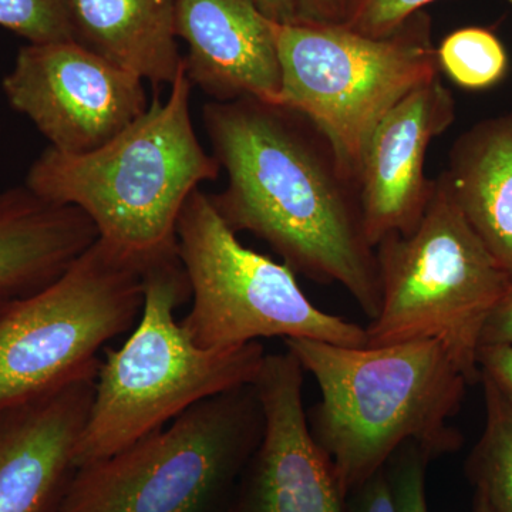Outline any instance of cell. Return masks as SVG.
Wrapping results in <instances>:
<instances>
[{
  "instance_id": "cell-1",
  "label": "cell",
  "mask_w": 512,
  "mask_h": 512,
  "mask_svg": "<svg viewBox=\"0 0 512 512\" xmlns=\"http://www.w3.org/2000/svg\"><path fill=\"white\" fill-rule=\"evenodd\" d=\"M202 124L227 173L212 207L235 234L264 241L296 275L339 284L373 320L382 305L356 178L299 111L254 97L208 101Z\"/></svg>"
},
{
  "instance_id": "cell-2",
  "label": "cell",
  "mask_w": 512,
  "mask_h": 512,
  "mask_svg": "<svg viewBox=\"0 0 512 512\" xmlns=\"http://www.w3.org/2000/svg\"><path fill=\"white\" fill-rule=\"evenodd\" d=\"M285 348L318 383L320 402L306 412L309 430L346 498L404 444L431 458L463 446L450 420L470 384L440 343L355 349L286 339Z\"/></svg>"
},
{
  "instance_id": "cell-3",
  "label": "cell",
  "mask_w": 512,
  "mask_h": 512,
  "mask_svg": "<svg viewBox=\"0 0 512 512\" xmlns=\"http://www.w3.org/2000/svg\"><path fill=\"white\" fill-rule=\"evenodd\" d=\"M192 84L181 67L170 94L113 140L84 154L47 147L25 185L52 202L82 210L99 238L146 266L178 254L177 224L185 202L221 167L202 147L191 117Z\"/></svg>"
},
{
  "instance_id": "cell-4",
  "label": "cell",
  "mask_w": 512,
  "mask_h": 512,
  "mask_svg": "<svg viewBox=\"0 0 512 512\" xmlns=\"http://www.w3.org/2000/svg\"><path fill=\"white\" fill-rule=\"evenodd\" d=\"M144 305L120 349L107 350L97 372L76 466L109 457L163 429L195 404L252 384L264 365L261 342L208 350L191 342L175 311L191 299L180 255L144 268Z\"/></svg>"
},
{
  "instance_id": "cell-5",
  "label": "cell",
  "mask_w": 512,
  "mask_h": 512,
  "mask_svg": "<svg viewBox=\"0 0 512 512\" xmlns=\"http://www.w3.org/2000/svg\"><path fill=\"white\" fill-rule=\"evenodd\" d=\"M382 305L366 326V348L434 340L474 386L485 325L512 292V279L458 207L446 174L416 229L376 247Z\"/></svg>"
},
{
  "instance_id": "cell-6",
  "label": "cell",
  "mask_w": 512,
  "mask_h": 512,
  "mask_svg": "<svg viewBox=\"0 0 512 512\" xmlns=\"http://www.w3.org/2000/svg\"><path fill=\"white\" fill-rule=\"evenodd\" d=\"M264 427L254 383L215 394L77 467L55 512H225Z\"/></svg>"
},
{
  "instance_id": "cell-7",
  "label": "cell",
  "mask_w": 512,
  "mask_h": 512,
  "mask_svg": "<svg viewBox=\"0 0 512 512\" xmlns=\"http://www.w3.org/2000/svg\"><path fill=\"white\" fill-rule=\"evenodd\" d=\"M274 28L281 64L278 103L308 117L355 178L380 120L421 84L440 76L433 22L424 10L383 37L323 23H275Z\"/></svg>"
},
{
  "instance_id": "cell-8",
  "label": "cell",
  "mask_w": 512,
  "mask_h": 512,
  "mask_svg": "<svg viewBox=\"0 0 512 512\" xmlns=\"http://www.w3.org/2000/svg\"><path fill=\"white\" fill-rule=\"evenodd\" d=\"M192 306L181 328L198 348H238L265 338L366 348V329L309 301L288 265L245 247L198 188L177 224Z\"/></svg>"
},
{
  "instance_id": "cell-9",
  "label": "cell",
  "mask_w": 512,
  "mask_h": 512,
  "mask_svg": "<svg viewBox=\"0 0 512 512\" xmlns=\"http://www.w3.org/2000/svg\"><path fill=\"white\" fill-rule=\"evenodd\" d=\"M143 266L97 238L62 276L0 315V409L72 379L136 328Z\"/></svg>"
},
{
  "instance_id": "cell-10",
  "label": "cell",
  "mask_w": 512,
  "mask_h": 512,
  "mask_svg": "<svg viewBox=\"0 0 512 512\" xmlns=\"http://www.w3.org/2000/svg\"><path fill=\"white\" fill-rule=\"evenodd\" d=\"M144 80L76 40L22 47L2 87L13 110L60 153L113 140L150 106Z\"/></svg>"
},
{
  "instance_id": "cell-11",
  "label": "cell",
  "mask_w": 512,
  "mask_h": 512,
  "mask_svg": "<svg viewBox=\"0 0 512 512\" xmlns=\"http://www.w3.org/2000/svg\"><path fill=\"white\" fill-rule=\"evenodd\" d=\"M303 373L289 350L266 353L254 382L264 434L225 512H348L332 464L309 430Z\"/></svg>"
},
{
  "instance_id": "cell-12",
  "label": "cell",
  "mask_w": 512,
  "mask_h": 512,
  "mask_svg": "<svg viewBox=\"0 0 512 512\" xmlns=\"http://www.w3.org/2000/svg\"><path fill=\"white\" fill-rule=\"evenodd\" d=\"M456 117V100L437 76L404 97L370 134L356 181L373 248L420 224L434 191V178L426 175L427 150Z\"/></svg>"
},
{
  "instance_id": "cell-13",
  "label": "cell",
  "mask_w": 512,
  "mask_h": 512,
  "mask_svg": "<svg viewBox=\"0 0 512 512\" xmlns=\"http://www.w3.org/2000/svg\"><path fill=\"white\" fill-rule=\"evenodd\" d=\"M100 363L0 409V512H55L77 468Z\"/></svg>"
},
{
  "instance_id": "cell-14",
  "label": "cell",
  "mask_w": 512,
  "mask_h": 512,
  "mask_svg": "<svg viewBox=\"0 0 512 512\" xmlns=\"http://www.w3.org/2000/svg\"><path fill=\"white\" fill-rule=\"evenodd\" d=\"M275 22L254 0H177L175 32L187 45L185 74L211 101L278 103L281 64Z\"/></svg>"
},
{
  "instance_id": "cell-15",
  "label": "cell",
  "mask_w": 512,
  "mask_h": 512,
  "mask_svg": "<svg viewBox=\"0 0 512 512\" xmlns=\"http://www.w3.org/2000/svg\"><path fill=\"white\" fill-rule=\"evenodd\" d=\"M99 238L79 208L26 185L0 190V315L53 284Z\"/></svg>"
},
{
  "instance_id": "cell-16",
  "label": "cell",
  "mask_w": 512,
  "mask_h": 512,
  "mask_svg": "<svg viewBox=\"0 0 512 512\" xmlns=\"http://www.w3.org/2000/svg\"><path fill=\"white\" fill-rule=\"evenodd\" d=\"M74 39L154 87L184 64L175 32L177 0H66Z\"/></svg>"
},
{
  "instance_id": "cell-17",
  "label": "cell",
  "mask_w": 512,
  "mask_h": 512,
  "mask_svg": "<svg viewBox=\"0 0 512 512\" xmlns=\"http://www.w3.org/2000/svg\"><path fill=\"white\" fill-rule=\"evenodd\" d=\"M444 174L468 224L512 279V111L464 131Z\"/></svg>"
},
{
  "instance_id": "cell-18",
  "label": "cell",
  "mask_w": 512,
  "mask_h": 512,
  "mask_svg": "<svg viewBox=\"0 0 512 512\" xmlns=\"http://www.w3.org/2000/svg\"><path fill=\"white\" fill-rule=\"evenodd\" d=\"M485 426L471 451L466 473L490 512H512V412L487 380Z\"/></svg>"
},
{
  "instance_id": "cell-19",
  "label": "cell",
  "mask_w": 512,
  "mask_h": 512,
  "mask_svg": "<svg viewBox=\"0 0 512 512\" xmlns=\"http://www.w3.org/2000/svg\"><path fill=\"white\" fill-rule=\"evenodd\" d=\"M436 56L440 72L468 92L493 89L507 76V50L488 29L454 30L436 47Z\"/></svg>"
},
{
  "instance_id": "cell-20",
  "label": "cell",
  "mask_w": 512,
  "mask_h": 512,
  "mask_svg": "<svg viewBox=\"0 0 512 512\" xmlns=\"http://www.w3.org/2000/svg\"><path fill=\"white\" fill-rule=\"evenodd\" d=\"M0 26L32 45L76 40L66 0H0Z\"/></svg>"
},
{
  "instance_id": "cell-21",
  "label": "cell",
  "mask_w": 512,
  "mask_h": 512,
  "mask_svg": "<svg viewBox=\"0 0 512 512\" xmlns=\"http://www.w3.org/2000/svg\"><path fill=\"white\" fill-rule=\"evenodd\" d=\"M431 460L423 448L407 443L387 461L386 473L396 512H429L426 473Z\"/></svg>"
},
{
  "instance_id": "cell-22",
  "label": "cell",
  "mask_w": 512,
  "mask_h": 512,
  "mask_svg": "<svg viewBox=\"0 0 512 512\" xmlns=\"http://www.w3.org/2000/svg\"><path fill=\"white\" fill-rule=\"evenodd\" d=\"M437 0H353L345 26L360 35L383 37Z\"/></svg>"
},
{
  "instance_id": "cell-23",
  "label": "cell",
  "mask_w": 512,
  "mask_h": 512,
  "mask_svg": "<svg viewBox=\"0 0 512 512\" xmlns=\"http://www.w3.org/2000/svg\"><path fill=\"white\" fill-rule=\"evenodd\" d=\"M481 379L497 390L512 412V345H485L478 352Z\"/></svg>"
},
{
  "instance_id": "cell-24",
  "label": "cell",
  "mask_w": 512,
  "mask_h": 512,
  "mask_svg": "<svg viewBox=\"0 0 512 512\" xmlns=\"http://www.w3.org/2000/svg\"><path fill=\"white\" fill-rule=\"evenodd\" d=\"M346 503L348 512H396L386 466L356 487Z\"/></svg>"
},
{
  "instance_id": "cell-25",
  "label": "cell",
  "mask_w": 512,
  "mask_h": 512,
  "mask_svg": "<svg viewBox=\"0 0 512 512\" xmlns=\"http://www.w3.org/2000/svg\"><path fill=\"white\" fill-rule=\"evenodd\" d=\"M299 22L345 25L353 0H293Z\"/></svg>"
},
{
  "instance_id": "cell-26",
  "label": "cell",
  "mask_w": 512,
  "mask_h": 512,
  "mask_svg": "<svg viewBox=\"0 0 512 512\" xmlns=\"http://www.w3.org/2000/svg\"><path fill=\"white\" fill-rule=\"evenodd\" d=\"M485 345H512V292L488 319L481 336Z\"/></svg>"
},
{
  "instance_id": "cell-27",
  "label": "cell",
  "mask_w": 512,
  "mask_h": 512,
  "mask_svg": "<svg viewBox=\"0 0 512 512\" xmlns=\"http://www.w3.org/2000/svg\"><path fill=\"white\" fill-rule=\"evenodd\" d=\"M259 10L271 19L272 22L285 25V23L299 22L293 0H254Z\"/></svg>"
},
{
  "instance_id": "cell-28",
  "label": "cell",
  "mask_w": 512,
  "mask_h": 512,
  "mask_svg": "<svg viewBox=\"0 0 512 512\" xmlns=\"http://www.w3.org/2000/svg\"><path fill=\"white\" fill-rule=\"evenodd\" d=\"M473 512H490L484 498L478 493L474 494Z\"/></svg>"
},
{
  "instance_id": "cell-29",
  "label": "cell",
  "mask_w": 512,
  "mask_h": 512,
  "mask_svg": "<svg viewBox=\"0 0 512 512\" xmlns=\"http://www.w3.org/2000/svg\"><path fill=\"white\" fill-rule=\"evenodd\" d=\"M507 2L512 6V0H507Z\"/></svg>"
}]
</instances>
